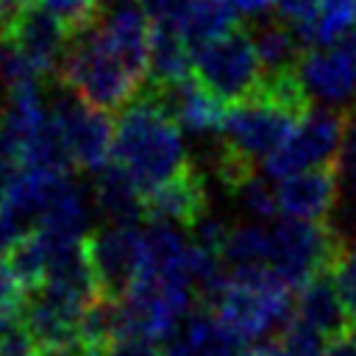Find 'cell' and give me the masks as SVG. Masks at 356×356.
<instances>
[{
  "label": "cell",
  "instance_id": "obj_1",
  "mask_svg": "<svg viewBox=\"0 0 356 356\" xmlns=\"http://www.w3.org/2000/svg\"><path fill=\"white\" fill-rule=\"evenodd\" d=\"M111 161L136 181L142 195L192 167L186 134L145 92H139L114 122Z\"/></svg>",
  "mask_w": 356,
  "mask_h": 356
},
{
  "label": "cell",
  "instance_id": "obj_2",
  "mask_svg": "<svg viewBox=\"0 0 356 356\" xmlns=\"http://www.w3.org/2000/svg\"><path fill=\"white\" fill-rule=\"evenodd\" d=\"M242 342L278 334L295 314V289L270 267H231L228 284L211 306Z\"/></svg>",
  "mask_w": 356,
  "mask_h": 356
},
{
  "label": "cell",
  "instance_id": "obj_3",
  "mask_svg": "<svg viewBox=\"0 0 356 356\" xmlns=\"http://www.w3.org/2000/svg\"><path fill=\"white\" fill-rule=\"evenodd\" d=\"M56 78L103 111H122L142 89V78L100 39L95 25L70 39Z\"/></svg>",
  "mask_w": 356,
  "mask_h": 356
},
{
  "label": "cell",
  "instance_id": "obj_4",
  "mask_svg": "<svg viewBox=\"0 0 356 356\" xmlns=\"http://www.w3.org/2000/svg\"><path fill=\"white\" fill-rule=\"evenodd\" d=\"M192 75L222 103H239L253 97L264 81L250 31L234 28L211 42L192 47Z\"/></svg>",
  "mask_w": 356,
  "mask_h": 356
},
{
  "label": "cell",
  "instance_id": "obj_5",
  "mask_svg": "<svg viewBox=\"0 0 356 356\" xmlns=\"http://www.w3.org/2000/svg\"><path fill=\"white\" fill-rule=\"evenodd\" d=\"M345 236L334 231L328 222H303L289 217H275L270 222V256L267 267L275 270L295 292L334 267Z\"/></svg>",
  "mask_w": 356,
  "mask_h": 356
},
{
  "label": "cell",
  "instance_id": "obj_6",
  "mask_svg": "<svg viewBox=\"0 0 356 356\" xmlns=\"http://www.w3.org/2000/svg\"><path fill=\"white\" fill-rule=\"evenodd\" d=\"M348 128V114L331 106H312L286 139L261 161V172H267L273 181H281L292 172L312 170V167H334L342 139Z\"/></svg>",
  "mask_w": 356,
  "mask_h": 356
},
{
  "label": "cell",
  "instance_id": "obj_7",
  "mask_svg": "<svg viewBox=\"0 0 356 356\" xmlns=\"http://www.w3.org/2000/svg\"><path fill=\"white\" fill-rule=\"evenodd\" d=\"M53 122L61 134V142L72 159V164L83 172H100L111 164L114 150V122L108 111L89 106L75 92H61L50 103Z\"/></svg>",
  "mask_w": 356,
  "mask_h": 356
},
{
  "label": "cell",
  "instance_id": "obj_8",
  "mask_svg": "<svg viewBox=\"0 0 356 356\" xmlns=\"http://www.w3.org/2000/svg\"><path fill=\"white\" fill-rule=\"evenodd\" d=\"M295 122V114L256 92L253 97L228 103L217 142L250 161H264L286 139Z\"/></svg>",
  "mask_w": 356,
  "mask_h": 356
},
{
  "label": "cell",
  "instance_id": "obj_9",
  "mask_svg": "<svg viewBox=\"0 0 356 356\" xmlns=\"http://www.w3.org/2000/svg\"><path fill=\"white\" fill-rule=\"evenodd\" d=\"M295 72L314 106H331L339 111L356 106V47L348 39L306 47Z\"/></svg>",
  "mask_w": 356,
  "mask_h": 356
},
{
  "label": "cell",
  "instance_id": "obj_10",
  "mask_svg": "<svg viewBox=\"0 0 356 356\" xmlns=\"http://www.w3.org/2000/svg\"><path fill=\"white\" fill-rule=\"evenodd\" d=\"M142 222H103L86 234V253L103 295L120 298L142 267Z\"/></svg>",
  "mask_w": 356,
  "mask_h": 356
},
{
  "label": "cell",
  "instance_id": "obj_11",
  "mask_svg": "<svg viewBox=\"0 0 356 356\" xmlns=\"http://www.w3.org/2000/svg\"><path fill=\"white\" fill-rule=\"evenodd\" d=\"M139 92H145L186 136H195V139L214 136L217 139L228 103H222L217 95H211L195 75H189L184 81H172V83L145 81Z\"/></svg>",
  "mask_w": 356,
  "mask_h": 356
},
{
  "label": "cell",
  "instance_id": "obj_12",
  "mask_svg": "<svg viewBox=\"0 0 356 356\" xmlns=\"http://www.w3.org/2000/svg\"><path fill=\"white\" fill-rule=\"evenodd\" d=\"M100 39L142 78L150 70V17L139 0H108L95 22Z\"/></svg>",
  "mask_w": 356,
  "mask_h": 356
},
{
  "label": "cell",
  "instance_id": "obj_13",
  "mask_svg": "<svg viewBox=\"0 0 356 356\" xmlns=\"http://www.w3.org/2000/svg\"><path fill=\"white\" fill-rule=\"evenodd\" d=\"M278 214L303 222H325L339 200V178L334 167H312L275 181Z\"/></svg>",
  "mask_w": 356,
  "mask_h": 356
},
{
  "label": "cell",
  "instance_id": "obj_14",
  "mask_svg": "<svg viewBox=\"0 0 356 356\" xmlns=\"http://www.w3.org/2000/svg\"><path fill=\"white\" fill-rule=\"evenodd\" d=\"M209 209V192L200 170L189 167L178 178L156 186L145 195V220L153 222H170L178 228H195L200 217H206Z\"/></svg>",
  "mask_w": 356,
  "mask_h": 356
},
{
  "label": "cell",
  "instance_id": "obj_15",
  "mask_svg": "<svg viewBox=\"0 0 356 356\" xmlns=\"http://www.w3.org/2000/svg\"><path fill=\"white\" fill-rule=\"evenodd\" d=\"M3 39H11L47 78V75L58 72V64H61L72 36L47 8L33 3L17 17V22L11 25V31Z\"/></svg>",
  "mask_w": 356,
  "mask_h": 356
},
{
  "label": "cell",
  "instance_id": "obj_16",
  "mask_svg": "<svg viewBox=\"0 0 356 356\" xmlns=\"http://www.w3.org/2000/svg\"><path fill=\"white\" fill-rule=\"evenodd\" d=\"M239 334L209 306L192 309L178 331L167 339L164 356H242Z\"/></svg>",
  "mask_w": 356,
  "mask_h": 356
},
{
  "label": "cell",
  "instance_id": "obj_17",
  "mask_svg": "<svg viewBox=\"0 0 356 356\" xmlns=\"http://www.w3.org/2000/svg\"><path fill=\"white\" fill-rule=\"evenodd\" d=\"M36 228L56 242H83L86 239V234L92 231V214H89L86 192L78 184L75 172H64L56 181V186L39 214Z\"/></svg>",
  "mask_w": 356,
  "mask_h": 356
},
{
  "label": "cell",
  "instance_id": "obj_18",
  "mask_svg": "<svg viewBox=\"0 0 356 356\" xmlns=\"http://www.w3.org/2000/svg\"><path fill=\"white\" fill-rule=\"evenodd\" d=\"M295 317L320 328L325 337L337 339L350 328V317L345 312L342 295L334 284L331 270L317 273L295 292Z\"/></svg>",
  "mask_w": 356,
  "mask_h": 356
},
{
  "label": "cell",
  "instance_id": "obj_19",
  "mask_svg": "<svg viewBox=\"0 0 356 356\" xmlns=\"http://www.w3.org/2000/svg\"><path fill=\"white\" fill-rule=\"evenodd\" d=\"M92 200H95L97 214L106 217V222H142L145 220V195H142V189L114 161L106 164L100 172H95Z\"/></svg>",
  "mask_w": 356,
  "mask_h": 356
},
{
  "label": "cell",
  "instance_id": "obj_20",
  "mask_svg": "<svg viewBox=\"0 0 356 356\" xmlns=\"http://www.w3.org/2000/svg\"><path fill=\"white\" fill-rule=\"evenodd\" d=\"M192 75V44L172 25L150 22V70L147 81L172 83Z\"/></svg>",
  "mask_w": 356,
  "mask_h": 356
},
{
  "label": "cell",
  "instance_id": "obj_21",
  "mask_svg": "<svg viewBox=\"0 0 356 356\" xmlns=\"http://www.w3.org/2000/svg\"><path fill=\"white\" fill-rule=\"evenodd\" d=\"M250 39L256 44V53H259V61L264 67V75L295 70L300 56H303V50H306V44L295 33V28H289L278 17L270 19V22H256L250 28Z\"/></svg>",
  "mask_w": 356,
  "mask_h": 356
},
{
  "label": "cell",
  "instance_id": "obj_22",
  "mask_svg": "<svg viewBox=\"0 0 356 356\" xmlns=\"http://www.w3.org/2000/svg\"><path fill=\"white\" fill-rule=\"evenodd\" d=\"M236 19H239V14L228 6V0H197V6L186 14V19L181 22L178 31L195 47V44L211 42L222 33H231L236 28Z\"/></svg>",
  "mask_w": 356,
  "mask_h": 356
},
{
  "label": "cell",
  "instance_id": "obj_23",
  "mask_svg": "<svg viewBox=\"0 0 356 356\" xmlns=\"http://www.w3.org/2000/svg\"><path fill=\"white\" fill-rule=\"evenodd\" d=\"M270 256V222H239L231 225V234L222 245V259L228 267L264 264Z\"/></svg>",
  "mask_w": 356,
  "mask_h": 356
},
{
  "label": "cell",
  "instance_id": "obj_24",
  "mask_svg": "<svg viewBox=\"0 0 356 356\" xmlns=\"http://www.w3.org/2000/svg\"><path fill=\"white\" fill-rule=\"evenodd\" d=\"M356 28V0H320L312 31L306 33V47L345 42Z\"/></svg>",
  "mask_w": 356,
  "mask_h": 356
},
{
  "label": "cell",
  "instance_id": "obj_25",
  "mask_svg": "<svg viewBox=\"0 0 356 356\" xmlns=\"http://www.w3.org/2000/svg\"><path fill=\"white\" fill-rule=\"evenodd\" d=\"M234 203L242 214H248L253 222H273L278 214V197H275V181L267 172H253L245 184H239L231 192Z\"/></svg>",
  "mask_w": 356,
  "mask_h": 356
},
{
  "label": "cell",
  "instance_id": "obj_26",
  "mask_svg": "<svg viewBox=\"0 0 356 356\" xmlns=\"http://www.w3.org/2000/svg\"><path fill=\"white\" fill-rule=\"evenodd\" d=\"M42 78H44V72L11 39H0V86L6 92L39 86Z\"/></svg>",
  "mask_w": 356,
  "mask_h": 356
},
{
  "label": "cell",
  "instance_id": "obj_27",
  "mask_svg": "<svg viewBox=\"0 0 356 356\" xmlns=\"http://www.w3.org/2000/svg\"><path fill=\"white\" fill-rule=\"evenodd\" d=\"M275 337L289 350V356H325V350L331 345V337H325L320 328L309 325L306 320H300L295 314Z\"/></svg>",
  "mask_w": 356,
  "mask_h": 356
},
{
  "label": "cell",
  "instance_id": "obj_28",
  "mask_svg": "<svg viewBox=\"0 0 356 356\" xmlns=\"http://www.w3.org/2000/svg\"><path fill=\"white\" fill-rule=\"evenodd\" d=\"M42 8H47L67 31L70 36H78L83 31H89L97 17H100V3L103 0H36Z\"/></svg>",
  "mask_w": 356,
  "mask_h": 356
},
{
  "label": "cell",
  "instance_id": "obj_29",
  "mask_svg": "<svg viewBox=\"0 0 356 356\" xmlns=\"http://www.w3.org/2000/svg\"><path fill=\"white\" fill-rule=\"evenodd\" d=\"M331 275H334V284L342 295L350 325H356V242L345 239V245H342V250L331 267Z\"/></svg>",
  "mask_w": 356,
  "mask_h": 356
},
{
  "label": "cell",
  "instance_id": "obj_30",
  "mask_svg": "<svg viewBox=\"0 0 356 356\" xmlns=\"http://www.w3.org/2000/svg\"><path fill=\"white\" fill-rule=\"evenodd\" d=\"M334 172L339 178V195H353L356 192V117H348V128H345L339 156L334 161Z\"/></svg>",
  "mask_w": 356,
  "mask_h": 356
},
{
  "label": "cell",
  "instance_id": "obj_31",
  "mask_svg": "<svg viewBox=\"0 0 356 356\" xmlns=\"http://www.w3.org/2000/svg\"><path fill=\"white\" fill-rule=\"evenodd\" d=\"M320 0H275V17L281 22H286L289 28H295V33L300 36V42L306 39V33L314 25Z\"/></svg>",
  "mask_w": 356,
  "mask_h": 356
},
{
  "label": "cell",
  "instance_id": "obj_32",
  "mask_svg": "<svg viewBox=\"0 0 356 356\" xmlns=\"http://www.w3.org/2000/svg\"><path fill=\"white\" fill-rule=\"evenodd\" d=\"M139 3L153 25H172V28H181L186 14L197 6V0H139Z\"/></svg>",
  "mask_w": 356,
  "mask_h": 356
},
{
  "label": "cell",
  "instance_id": "obj_33",
  "mask_svg": "<svg viewBox=\"0 0 356 356\" xmlns=\"http://www.w3.org/2000/svg\"><path fill=\"white\" fill-rule=\"evenodd\" d=\"M25 295H28V289L17 278L14 267L8 264L6 256H0V309L3 312H11V314H19Z\"/></svg>",
  "mask_w": 356,
  "mask_h": 356
},
{
  "label": "cell",
  "instance_id": "obj_34",
  "mask_svg": "<svg viewBox=\"0 0 356 356\" xmlns=\"http://www.w3.org/2000/svg\"><path fill=\"white\" fill-rule=\"evenodd\" d=\"M36 353H39V342L33 339V334L25 328L22 320H17L0 339V356H36Z\"/></svg>",
  "mask_w": 356,
  "mask_h": 356
},
{
  "label": "cell",
  "instance_id": "obj_35",
  "mask_svg": "<svg viewBox=\"0 0 356 356\" xmlns=\"http://www.w3.org/2000/svg\"><path fill=\"white\" fill-rule=\"evenodd\" d=\"M106 356H164V348H159V342L153 339H142V337H120Z\"/></svg>",
  "mask_w": 356,
  "mask_h": 356
},
{
  "label": "cell",
  "instance_id": "obj_36",
  "mask_svg": "<svg viewBox=\"0 0 356 356\" xmlns=\"http://www.w3.org/2000/svg\"><path fill=\"white\" fill-rule=\"evenodd\" d=\"M228 6H231L239 17L259 19V17H264L267 11L275 8V0H228Z\"/></svg>",
  "mask_w": 356,
  "mask_h": 356
},
{
  "label": "cell",
  "instance_id": "obj_37",
  "mask_svg": "<svg viewBox=\"0 0 356 356\" xmlns=\"http://www.w3.org/2000/svg\"><path fill=\"white\" fill-rule=\"evenodd\" d=\"M242 356H289V350L281 345V339H259V342H250L245 348Z\"/></svg>",
  "mask_w": 356,
  "mask_h": 356
},
{
  "label": "cell",
  "instance_id": "obj_38",
  "mask_svg": "<svg viewBox=\"0 0 356 356\" xmlns=\"http://www.w3.org/2000/svg\"><path fill=\"white\" fill-rule=\"evenodd\" d=\"M325 356H356V331H353V328H348L342 337L331 339V345H328Z\"/></svg>",
  "mask_w": 356,
  "mask_h": 356
},
{
  "label": "cell",
  "instance_id": "obj_39",
  "mask_svg": "<svg viewBox=\"0 0 356 356\" xmlns=\"http://www.w3.org/2000/svg\"><path fill=\"white\" fill-rule=\"evenodd\" d=\"M17 320H19V314H11V312H3V309H0V339L6 337V331H8Z\"/></svg>",
  "mask_w": 356,
  "mask_h": 356
}]
</instances>
